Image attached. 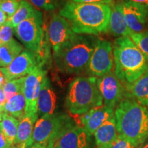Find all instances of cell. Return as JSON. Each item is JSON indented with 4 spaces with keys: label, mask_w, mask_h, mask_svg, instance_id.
<instances>
[{
    "label": "cell",
    "mask_w": 148,
    "mask_h": 148,
    "mask_svg": "<svg viewBox=\"0 0 148 148\" xmlns=\"http://www.w3.org/2000/svg\"><path fill=\"white\" fill-rule=\"evenodd\" d=\"M114 64L113 47L109 40L98 38L88 63L90 76L99 77L112 71Z\"/></svg>",
    "instance_id": "52a82bcc"
},
{
    "label": "cell",
    "mask_w": 148,
    "mask_h": 148,
    "mask_svg": "<svg viewBox=\"0 0 148 148\" xmlns=\"http://www.w3.org/2000/svg\"><path fill=\"white\" fill-rule=\"evenodd\" d=\"M29 1L34 6L47 11L54 10L58 2V0H29Z\"/></svg>",
    "instance_id": "f1b7e54d"
},
{
    "label": "cell",
    "mask_w": 148,
    "mask_h": 148,
    "mask_svg": "<svg viewBox=\"0 0 148 148\" xmlns=\"http://www.w3.org/2000/svg\"><path fill=\"white\" fill-rule=\"evenodd\" d=\"M18 39L27 49L36 53L43 39L45 30L42 28V14L38 10L34 16L21 22L14 29Z\"/></svg>",
    "instance_id": "8992f818"
},
{
    "label": "cell",
    "mask_w": 148,
    "mask_h": 148,
    "mask_svg": "<svg viewBox=\"0 0 148 148\" xmlns=\"http://www.w3.org/2000/svg\"><path fill=\"white\" fill-rule=\"evenodd\" d=\"M12 148H14V147H12Z\"/></svg>",
    "instance_id": "f35d334b"
},
{
    "label": "cell",
    "mask_w": 148,
    "mask_h": 148,
    "mask_svg": "<svg viewBox=\"0 0 148 148\" xmlns=\"http://www.w3.org/2000/svg\"><path fill=\"white\" fill-rule=\"evenodd\" d=\"M25 77H21L6 82L3 86L5 100L8 101L13 96L17 95L20 92H23Z\"/></svg>",
    "instance_id": "d4e9b609"
},
{
    "label": "cell",
    "mask_w": 148,
    "mask_h": 148,
    "mask_svg": "<svg viewBox=\"0 0 148 148\" xmlns=\"http://www.w3.org/2000/svg\"><path fill=\"white\" fill-rule=\"evenodd\" d=\"M47 71L38 66L32 73L25 77L23 95L26 99V113L38 114V98Z\"/></svg>",
    "instance_id": "30bf717a"
},
{
    "label": "cell",
    "mask_w": 148,
    "mask_h": 148,
    "mask_svg": "<svg viewBox=\"0 0 148 148\" xmlns=\"http://www.w3.org/2000/svg\"><path fill=\"white\" fill-rule=\"evenodd\" d=\"M96 148H111L119 137L114 115L94 133Z\"/></svg>",
    "instance_id": "ac0fdd59"
},
{
    "label": "cell",
    "mask_w": 148,
    "mask_h": 148,
    "mask_svg": "<svg viewBox=\"0 0 148 148\" xmlns=\"http://www.w3.org/2000/svg\"><path fill=\"white\" fill-rule=\"evenodd\" d=\"M18 123L19 121L17 119L3 112L0 121V127L12 147H14L16 143Z\"/></svg>",
    "instance_id": "603a6c76"
},
{
    "label": "cell",
    "mask_w": 148,
    "mask_h": 148,
    "mask_svg": "<svg viewBox=\"0 0 148 148\" xmlns=\"http://www.w3.org/2000/svg\"><path fill=\"white\" fill-rule=\"evenodd\" d=\"M32 3H29L26 0H20V4L16 13L12 17L8 18V21L14 29L21 22L32 17L38 12Z\"/></svg>",
    "instance_id": "cb8c5ba5"
},
{
    "label": "cell",
    "mask_w": 148,
    "mask_h": 148,
    "mask_svg": "<svg viewBox=\"0 0 148 148\" xmlns=\"http://www.w3.org/2000/svg\"><path fill=\"white\" fill-rule=\"evenodd\" d=\"M65 115L53 113L42 116L38 119L33 131V143H39L47 146L48 140L58 128Z\"/></svg>",
    "instance_id": "4fadbf2b"
},
{
    "label": "cell",
    "mask_w": 148,
    "mask_h": 148,
    "mask_svg": "<svg viewBox=\"0 0 148 148\" xmlns=\"http://www.w3.org/2000/svg\"><path fill=\"white\" fill-rule=\"evenodd\" d=\"M37 106L38 115L40 117L47 114H53L56 107V95L47 75L42 82L38 95Z\"/></svg>",
    "instance_id": "e0dca14e"
},
{
    "label": "cell",
    "mask_w": 148,
    "mask_h": 148,
    "mask_svg": "<svg viewBox=\"0 0 148 148\" xmlns=\"http://www.w3.org/2000/svg\"><path fill=\"white\" fill-rule=\"evenodd\" d=\"M97 84L104 106L116 108L120 101L126 97V88L114 72L110 71L103 76L97 77Z\"/></svg>",
    "instance_id": "ba28073f"
},
{
    "label": "cell",
    "mask_w": 148,
    "mask_h": 148,
    "mask_svg": "<svg viewBox=\"0 0 148 148\" xmlns=\"http://www.w3.org/2000/svg\"><path fill=\"white\" fill-rule=\"evenodd\" d=\"M108 32L114 36H130L132 32L127 27L122 10L121 3L111 6V12L108 27Z\"/></svg>",
    "instance_id": "d6986e66"
},
{
    "label": "cell",
    "mask_w": 148,
    "mask_h": 148,
    "mask_svg": "<svg viewBox=\"0 0 148 148\" xmlns=\"http://www.w3.org/2000/svg\"><path fill=\"white\" fill-rule=\"evenodd\" d=\"M120 137L138 148L148 138V108L134 99L124 98L114 110Z\"/></svg>",
    "instance_id": "7a4b0ae2"
},
{
    "label": "cell",
    "mask_w": 148,
    "mask_h": 148,
    "mask_svg": "<svg viewBox=\"0 0 148 148\" xmlns=\"http://www.w3.org/2000/svg\"><path fill=\"white\" fill-rule=\"evenodd\" d=\"M130 38L148 60V29L139 33H132Z\"/></svg>",
    "instance_id": "484cf974"
},
{
    "label": "cell",
    "mask_w": 148,
    "mask_h": 148,
    "mask_svg": "<svg viewBox=\"0 0 148 148\" xmlns=\"http://www.w3.org/2000/svg\"><path fill=\"white\" fill-rule=\"evenodd\" d=\"M0 102H1L2 104L4 106L5 103L6 102V100H5L4 92H3V88L0 87Z\"/></svg>",
    "instance_id": "e575fe53"
},
{
    "label": "cell",
    "mask_w": 148,
    "mask_h": 148,
    "mask_svg": "<svg viewBox=\"0 0 148 148\" xmlns=\"http://www.w3.org/2000/svg\"><path fill=\"white\" fill-rule=\"evenodd\" d=\"M130 1L148 7V0H130Z\"/></svg>",
    "instance_id": "d590c367"
},
{
    "label": "cell",
    "mask_w": 148,
    "mask_h": 148,
    "mask_svg": "<svg viewBox=\"0 0 148 148\" xmlns=\"http://www.w3.org/2000/svg\"><path fill=\"white\" fill-rule=\"evenodd\" d=\"M23 51L22 45L14 38L6 45L0 47V67L8 66Z\"/></svg>",
    "instance_id": "7402d4cb"
},
{
    "label": "cell",
    "mask_w": 148,
    "mask_h": 148,
    "mask_svg": "<svg viewBox=\"0 0 148 148\" xmlns=\"http://www.w3.org/2000/svg\"><path fill=\"white\" fill-rule=\"evenodd\" d=\"M66 108L73 114L86 113L103 105L97 84V77H79L70 84L65 99Z\"/></svg>",
    "instance_id": "5b68a950"
},
{
    "label": "cell",
    "mask_w": 148,
    "mask_h": 148,
    "mask_svg": "<svg viewBox=\"0 0 148 148\" xmlns=\"http://www.w3.org/2000/svg\"><path fill=\"white\" fill-rule=\"evenodd\" d=\"M29 148H46V146L44 145H41V144H39V143H33Z\"/></svg>",
    "instance_id": "8d00e7d4"
},
{
    "label": "cell",
    "mask_w": 148,
    "mask_h": 148,
    "mask_svg": "<svg viewBox=\"0 0 148 148\" xmlns=\"http://www.w3.org/2000/svg\"><path fill=\"white\" fill-rule=\"evenodd\" d=\"M138 148H148V140L147 141L146 140L145 143L142 144V145H140V147H138Z\"/></svg>",
    "instance_id": "74e56055"
},
{
    "label": "cell",
    "mask_w": 148,
    "mask_h": 148,
    "mask_svg": "<svg viewBox=\"0 0 148 148\" xmlns=\"http://www.w3.org/2000/svg\"><path fill=\"white\" fill-rule=\"evenodd\" d=\"M39 65L36 53L28 49L23 51L8 66L0 69L4 74L6 81L25 77Z\"/></svg>",
    "instance_id": "9c48e42d"
},
{
    "label": "cell",
    "mask_w": 148,
    "mask_h": 148,
    "mask_svg": "<svg viewBox=\"0 0 148 148\" xmlns=\"http://www.w3.org/2000/svg\"><path fill=\"white\" fill-rule=\"evenodd\" d=\"M0 148H12L0 127Z\"/></svg>",
    "instance_id": "1f68e13d"
},
{
    "label": "cell",
    "mask_w": 148,
    "mask_h": 148,
    "mask_svg": "<svg viewBox=\"0 0 148 148\" xmlns=\"http://www.w3.org/2000/svg\"><path fill=\"white\" fill-rule=\"evenodd\" d=\"M114 73L125 87L148 71V60L130 37H119L114 41Z\"/></svg>",
    "instance_id": "3957f363"
},
{
    "label": "cell",
    "mask_w": 148,
    "mask_h": 148,
    "mask_svg": "<svg viewBox=\"0 0 148 148\" xmlns=\"http://www.w3.org/2000/svg\"><path fill=\"white\" fill-rule=\"evenodd\" d=\"M98 38L92 35L76 34L66 42L58 51L53 52L58 69L66 73H79L87 71Z\"/></svg>",
    "instance_id": "277c9868"
},
{
    "label": "cell",
    "mask_w": 148,
    "mask_h": 148,
    "mask_svg": "<svg viewBox=\"0 0 148 148\" xmlns=\"http://www.w3.org/2000/svg\"><path fill=\"white\" fill-rule=\"evenodd\" d=\"M121 3L125 22L132 33L146 30L148 26V7L130 0H124Z\"/></svg>",
    "instance_id": "8fae6325"
},
{
    "label": "cell",
    "mask_w": 148,
    "mask_h": 148,
    "mask_svg": "<svg viewBox=\"0 0 148 148\" xmlns=\"http://www.w3.org/2000/svg\"><path fill=\"white\" fill-rule=\"evenodd\" d=\"M14 28L8 21H6L0 27V47L6 45L13 39Z\"/></svg>",
    "instance_id": "83f0119b"
},
{
    "label": "cell",
    "mask_w": 148,
    "mask_h": 148,
    "mask_svg": "<svg viewBox=\"0 0 148 148\" xmlns=\"http://www.w3.org/2000/svg\"><path fill=\"white\" fill-rule=\"evenodd\" d=\"M111 148H136L135 147L132 143H130L127 140L124 139V138L120 137L117 138L116 141L114 142L113 145L112 146Z\"/></svg>",
    "instance_id": "f546056e"
},
{
    "label": "cell",
    "mask_w": 148,
    "mask_h": 148,
    "mask_svg": "<svg viewBox=\"0 0 148 148\" xmlns=\"http://www.w3.org/2000/svg\"><path fill=\"white\" fill-rule=\"evenodd\" d=\"M90 136L84 127L74 124L66 130L53 148H90Z\"/></svg>",
    "instance_id": "5bb4252c"
},
{
    "label": "cell",
    "mask_w": 148,
    "mask_h": 148,
    "mask_svg": "<svg viewBox=\"0 0 148 148\" xmlns=\"http://www.w3.org/2000/svg\"><path fill=\"white\" fill-rule=\"evenodd\" d=\"M6 79H5L4 74L2 73V71L0 69V87L3 88L4 84L6 83Z\"/></svg>",
    "instance_id": "836d02e7"
},
{
    "label": "cell",
    "mask_w": 148,
    "mask_h": 148,
    "mask_svg": "<svg viewBox=\"0 0 148 148\" xmlns=\"http://www.w3.org/2000/svg\"><path fill=\"white\" fill-rule=\"evenodd\" d=\"M38 114H28L19 120L14 148H29L33 144L32 134Z\"/></svg>",
    "instance_id": "2e32d148"
},
{
    "label": "cell",
    "mask_w": 148,
    "mask_h": 148,
    "mask_svg": "<svg viewBox=\"0 0 148 148\" xmlns=\"http://www.w3.org/2000/svg\"><path fill=\"white\" fill-rule=\"evenodd\" d=\"M47 34L53 52H56L77 34L73 32L65 18L60 14H56L49 22Z\"/></svg>",
    "instance_id": "7c38bea8"
},
{
    "label": "cell",
    "mask_w": 148,
    "mask_h": 148,
    "mask_svg": "<svg viewBox=\"0 0 148 148\" xmlns=\"http://www.w3.org/2000/svg\"><path fill=\"white\" fill-rule=\"evenodd\" d=\"M19 4V0H0V9L10 18L16 13Z\"/></svg>",
    "instance_id": "4316f807"
},
{
    "label": "cell",
    "mask_w": 148,
    "mask_h": 148,
    "mask_svg": "<svg viewBox=\"0 0 148 148\" xmlns=\"http://www.w3.org/2000/svg\"><path fill=\"white\" fill-rule=\"evenodd\" d=\"M114 115V109L103 106L96 107L80 116V123L87 134L92 136L105 122Z\"/></svg>",
    "instance_id": "9a60e30c"
},
{
    "label": "cell",
    "mask_w": 148,
    "mask_h": 148,
    "mask_svg": "<svg viewBox=\"0 0 148 148\" xmlns=\"http://www.w3.org/2000/svg\"><path fill=\"white\" fill-rule=\"evenodd\" d=\"M111 6L101 3H81L68 1L60 10L77 34L98 35L108 32Z\"/></svg>",
    "instance_id": "6da1fadb"
},
{
    "label": "cell",
    "mask_w": 148,
    "mask_h": 148,
    "mask_svg": "<svg viewBox=\"0 0 148 148\" xmlns=\"http://www.w3.org/2000/svg\"><path fill=\"white\" fill-rule=\"evenodd\" d=\"M26 99L23 92H20L6 101L3 112L20 120L26 114Z\"/></svg>",
    "instance_id": "44dd1931"
},
{
    "label": "cell",
    "mask_w": 148,
    "mask_h": 148,
    "mask_svg": "<svg viewBox=\"0 0 148 148\" xmlns=\"http://www.w3.org/2000/svg\"><path fill=\"white\" fill-rule=\"evenodd\" d=\"M7 21H8V16L0 9V27L2 26Z\"/></svg>",
    "instance_id": "d6a6232c"
},
{
    "label": "cell",
    "mask_w": 148,
    "mask_h": 148,
    "mask_svg": "<svg viewBox=\"0 0 148 148\" xmlns=\"http://www.w3.org/2000/svg\"><path fill=\"white\" fill-rule=\"evenodd\" d=\"M75 3H101V4L110 5L113 0H69Z\"/></svg>",
    "instance_id": "4dcf8cb0"
},
{
    "label": "cell",
    "mask_w": 148,
    "mask_h": 148,
    "mask_svg": "<svg viewBox=\"0 0 148 148\" xmlns=\"http://www.w3.org/2000/svg\"><path fill=\"white\" fill-rule=\"evenodd\" d=\"M125 88L127 90L126 97L134 99L148 108V71Z\"/></svg>",
    "instance_id": "ffe728a7"
}]
</instances>
